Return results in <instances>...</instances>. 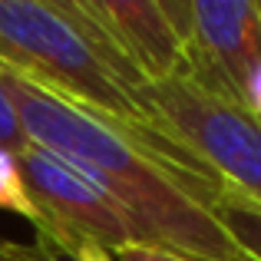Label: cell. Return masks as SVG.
<instances>
[{"label": "cell", "instance_id": "cell-1", "mask_svg": "<svg viewBox=\"0 0 261 261\" xmlns=\"http://www.w3.org/2000/svg\"><path fill=\"white\" fill-rule=\"evenodd\" d=\"M27 142L46 149L99 185L129 218L142 242L178 261H255L222 228L212 202L218 185L169 166L96 113L0 66Z\"/></svg>", "mask_w": 261, "mask_h": 261}, {"label": "cell", "instance_id": "cell-12", "mask_svg": "<svg viewBox=\"0 0 261 261\" xmlns=\"http://www.w3.org/2000/svg\"><path fill=\"white\" fill-rule=\"evenodd\" d=\"M57 251H63V255H70L76 261H116L113 251L99 248V245H93V242H66V245H60Z\"/></svg>", "mask_w": 261, "mask_h": 261}, {"label": "cell", "instance_id": "cell-5", "mask_svg": "<svg viewBox=\"0 0 261 261\" xmlns=\"http://www.w3.org/2000/svg\"><path fill=\"white\" fill-rule=\"evenodd\" d=\"M261 66V10L251 0H192V83L245 102V86Z\"/></svg>", "mask_w": 261, "mask_h": 261}, {"label": "cell", "instance_id": "cell-10", "mask_svg": "<svg viewBox=\"0 0 261 261\" xmlns=\"http://www.w3.org/2000/svg\"><path fill=\"white\" fill-rule=\"evenodd\" d=\"M0 261H60V258H57V251L46 242H40V238L30 242V245L4 242V238H0Z\"/></svg>", "mask_w": 261, "mask_h": 261}, {"label": "cell", "instance_id": "cell-7", "mask_svg": "<svg viewBox=\"0 0 261 261\" xmlns=\"http://www.w3.org/2000/svg\"><path fill=\"white\" fill-rule=\"evenodd\" d=\"M222 228L235 238V245L245 251L248 258L261 261V205L255 198H248L245 192L225 185L218 192V198L212 202Z\"/></svg>", "mask_w": 261, "mask_h": 261}, {"label": "cell", "instance_id": "cell-8", "mask_svg": "<svg viewBox=\"0 0 261 261\" xmlns=\"http://www.w3.org/2000/svg\"><path fill=\"white\" fill-rule=\"evenodd\" d=\"M0 208L27 218L37 231L43 228V215L33 205L30 192H27V182H23V172H20V159L10 149H0Z\"/></svg>", "mask_w": 261, "mask_h": 261}, {"label": "cell", "instance_id": "cell-9", "mask_svg": "<svg viewBox=\"0 0 261 261\" xmlns=\"http://www.w3.org/2000/svg\"><path fill=\"white\" fill-rule=\"evenodd\" d=\"M27 146V133L20 126V116L10 102V93L4 86V76H0V149H10V152H20Z\"/></svg>", "mask_w": 261, "mask_h": 261}, {"label": "cell", "instance_id": "cell-13", "mask_svg": "<svg viewBox=\"0 0 261 261\" xmlns=\"http://www.w3.org/2000/svg\"><path fill=\"white\" fill-rule=\"evenodd\" d=\"M245 106L251 109V113L261 119V66L255 73H251V80H248V86H245Z\"/></svg>", "mask_w": 261, "mask_h": 261}, {"label": "cell", "instance_id": "cell-4", "mask_svg": "<svg viewBox=\"0 0 261 261\" xmlns=\"http://www.w3.org/2000/svg\"><path fill=\"white\" fill-rule=\"evenodd\" d=\"M17 159L27 192L43 215V228L37 231V238L53 251L66 242H93L106 251H116L122 245H146L133 218L70 162L33 142L20 149Z\"/></svg>", "mask_w": 261, "mask_h": 261}, {"label": "cell", "instance_id": "cell-3", "mask_svg": "<svg viewBox=\"0 0 261 261\" xmlns=\"http://www.w3.org/2000/svg\"><path fill=\"white\" fill-rule=\"evenodd\" d=\"M142 99L225 185L261 205V119L242 99L218 96L182 76L149 83Z\"/></svg>", "mask_w": 261, "mask_h": 261}, {"label": "cell", "instance_id": "cell-2", "mask_svg": "<svg viewBox=\"0 0 261 261\" xmlns=\"http://www.w3.org/2000/svg\"><path fill=\"white\" fill-rule=\"evenodd\" d=\"M0 66L96 113L185 175L225 185L146 106L142 89L149 80L93 20L83 0H0Z\"/></svg>", "mask_w": 261, "mask_h": 261}, {"label": "cell", "instance_id": "cell-14", "mask_svg": "<svg viewBox=\"0 0 261 261\" xmlns=\"http://www.w3.org/2000/svg\"><path fill=\"white\" fill-rule=\"evenodd\" d=\"M258 10H261V0H258Z\"/></svg>", "mask_w": 261, "mask_h": 261}, {"label": "cell", "instance_id": "cell-6", "mask_svg": "<svg viewBox=\"0 0 261 261\" xmlns=\"http://www.w3.org/2000/svg\"><path fill=\"white\" fill-rule=\"evenodd\" d=\"M83 4L149 83L189 76V50L169 23L162 0H83Z\"/></svg>", "mask_w": 261, "mask_h": 261}, {"label": "cell", "instance_id": "cell-11", "mask_svg": "<svg viewBox=\"0 0 261 261\" xmlns=\"http://www.w3.org/2000/svg\"><path fill=\"white\" fill-rule=\"evenodd\" d=\"M116 261H178L175 255H169V251H159L152 248V245H122V248L113 251Z\"/></svg>", "mask_w": 261, "mask_h": 261}]
</instances>
